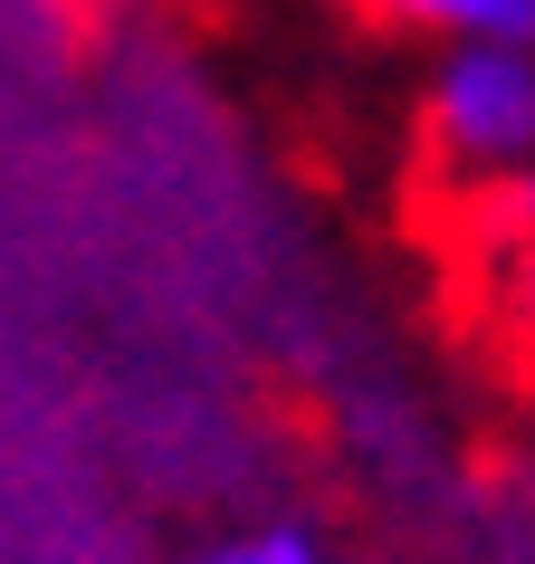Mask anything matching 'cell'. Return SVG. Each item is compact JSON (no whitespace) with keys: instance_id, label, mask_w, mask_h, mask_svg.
Instances as JSON below:
<instances>
[{"instance_id":"1","label":"cell","mask_w":535,"mask_h":564,"mask_svg":"<svg viewBox=\"0 0 535 564\" xmlns=\"http://www.w3.org/2000/svg\"><path fill=\"white\" fill-rule=\"evenodd\" d=\"M421 144L430 173L498 202L506 182L535 173V39H459L440 48L421 87Z\"/></svg>"},{"instance_id":"2","label":"cell","mask_w":535,"mask_h":564,"mask_svg":"<svg viewBox=\"0 0 535 564\" xmlns=\"http://www.w3.org/2000/svg\"><path fill=\"white\" fill-rule=\"evenodd\" d=\"M363 10L392 20V30L440 39V48H459V39H535V0H363Z\"/></svg>"},{"instance_id":"3","label":"cell","mask_w":535,"mask_h":564,"mask_svg":"<svg viewBox=\"0 0 535 564\" xmlns=\"http://www.w3.org/2000/svg\"><path fill=\"white\" fill-rule=\"evenodd\" d=\"M488 210H498V306H506V326L535 345V173L506 182Z\"/></svg>"},{"instance_id":"4","label":"cell","mask_w":535,"mask_h":564,"mask_svg":"<svg viewBox=\"0 0 535 564\" xmlns=\"http://www.w3.org/2000/svg\"><path fill=\"white\" fill-rule=\"evenodd\" d=\"M201 564H326V545H316V527H297V517H268V527L220 535Z\"/></svg>"}]
</instances>
